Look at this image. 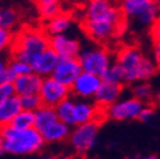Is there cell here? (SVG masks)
<instances>
[{"mask_svg": "<svg viewBox=\"0 0 160 159\" xmlns=\"http://www.w3.org/2000/svg\"><path fill=\"white\" fill-rule=\"evenodd\" d=\"M50 47V37L45 31L37 28H23L15 37L12 45V56L14 60L31 64L34 59Z\"/></svg>", "mask_w": 160, "mask_h": 159, "instance_id": "1", "label": "cell"}, {"mask_svg": "<svg viewBox=\"0 0 160 159\" xmlns=\"http://www.w3.org/2000/svg\"><path fill=\"white\" fill-rule=\"evenodd\" d=\"M0 136L3 137L5 151L13 155H26L39 151L45 146V140L38 130H17L5 126L0 129Z\"/></svg>", "mask_w": 160, "mask_h": 159, "instance_id": "2", "label": "cell"}, {"mask_svg": "<svg viewBox=\"0 0 160 159\" xmlns=\"http://www.w3.org/2000/svg\"><path fill=\"white\" fill-rule=\"evenodd\" d=\"M78 59L84 73L94 74L101 78L107 71V69L112 65L111 55L108 54L107 50L101 47L87 49L80 52Z\"/></svg>", "mask_w": 160, "mask_h": 159, "instance_id": "3", "label": "cell"}, {"mask_svg": "<svg viewBox=\"0 0 160 159\" xmlns=\"http://www.w3.org/2000/svg\"><path fill=\"white\" fill-rule=\"evenodd\" d=\"M85 21H102L117 26L122 21V12L111 0H89L85 8Z\"/></svg>", "mask_w": 160, "mask_h": 159, "instance_id": "4", "label": "cell"}, {"mask_svg": "<svg viewBox=\"0 0 160 159\" xmlns=\"http://www.w3.org/2000/svg\"><path fill=\"white\" fill-rule=\"evenodd\" d=\"M144 59L142 52L137 47H125L117 55V64L122 68L125 73V83H137V74L138 69L141 65V61Z\"/></svg>", "mask_w": 160, "mask_h": 159, "instance_id": "5", "label": "cell"}, {"mask_svg": "<svg viewBox=\"0 0 160 159\" xmlns=\"http://www.w3.org/2000/svg\"><path fill=\"white\" fill-rule=\"evenodd\" d=\"M98 130H99L98 121L75 126V129L70 132V136H69L72 148L80 154L90 150L95 144Z\"/></svg>", "mask_w": 160, "mask_h": 159, "instance_id": "6", "label": "cell"}, {"mask_svg": "<svg viewBox=\"0 0 160 159\" xmlns=\"http://www.w3.org/2000/svg\"><path fill=\"white\" fill-rule=\"evenodd\" d=\"M70 93H71V89L69 87L57 82L52 76H48L42 80L39 97L42 99L43 106L56 108L60 103L69 98Z\"/></svg>", "mask_w": 160, "mask_h": 159, "instance_id": "7", "label": "cell"}, {"mask_svg": "<svg viewBox=\"0 0 160 159\" xmlns=\"http://www.w3.org/2000/svg\"><path fill=\"white\" fill-rule=\"evenodd\" d=\"M144 106L145 105L141 101L132 97V98L117 101L114 105L108 107L106 112H107V116L114 121H126V120L138 118L140 112L142 111Z\"/></svg>", "mask_w": 160, "mask_h": 159, "instance_id": "8", "label": "cell"}, {"mask_svg": "<svg viewBox=\"0 0 160 159\" xmlns=\"http://www.w3.org/2000/svg\"><path fill=\"white\" fill-rule=\"evenodd\" d=\"M82 73H83V69L78 57L58 59L57 65L52 73V78L56 79L61 84L71 88Z\"/></svg>", "mask_w": 160, "mask_h": 159, "instance_id": "9", "label": "cell"}, {"mask_svg": "<svg viewBox=\"0 0 160 159\" xmlns=\"http://www.w3.org/2000/svg\"><path fill=\"white\" fill-rule=\"evenodd\" d=\"M50 49L53 50L60 59L79 57L80 52H82L78 39L66 34L50 37Z\"/></svg>", "mask_w": 160, "mask_h": 159, "instance_id": "10", "label": "cell"}, {"mask_svg": "<svg viewBox=\"0 0 160 159\" xmlns=\"http://www.w3.org/2000/svg\"><path fill=\"white\" fill-rule=\"evenodd\" d=\"M102 78L94 75V74H89V73H82L79 75V78L75 80V83L72 84V87L70 88L71 92L82 98H93L99 87L102 84Z\"/></svg>", "mask_w": 160, "mask_h": 159, "instance_id": "11", "label": "cell"}, {"mask_svg": "<svg viewBox=\"0 0 160 159\" xmlns=\"http://www.w3.org/2000/svg\"><path fill=\"white\" fill-rule=\"evenodd\" d=\"M123 85L122 84H114L108 82H102L97 94L94 95L95 106L101 110H107L117 101H119V97L122 94Z\"/></svg>", "mask_w": 160, "mask_h": 159, "instance_id": "12", "label": "cell"}, {"mask_svg": "<svg viewBox=\"0 0 160 159\" xmlns=\"http://www.w3.org/2000/svg\"><path fill=\"white\" fill-rule=\"evenodd\" d=\"M58 59L60 57L56 55V52L48 47L46 51H43L41 55H38L31 63L32 70L34 74L41 76L42 79L52 76V73L57 65Z\"/></svg>", "mask_w": 160, "mask_h": 159, "instance_id": "13", "label": "cell"}, {"mask_svg": "<svg viewBox=\"0 0 160 159\" xmlns=\"http://www.w3.org/2000/svg\"><path fill=\"white\" fill-rule=\"evenodd\" d=\"M42 80L43 79L41 76H38L37 74H34V73L18 76L15 79V82L13 83L15 94L18 97L39 94L41 85H42Z\"/></svg>", "mask_w": 160, "mask_h": 159, "instance_id": "14", "label": "cell"}, {"mask_svg": "<svg viewBox=\"0 0 160 159\" xmlns=\"http://www.w3.org/2000/svg\"><path fill=\"white\" fill-rule=\"evenodd\" d=\"M84 31L97 42H106L114 36L116 26L102 21H84Z\"/></svg>", "mask_w": 160, "mask_h": 159, "instance_id": "15", "label": "cell"}, {"mask_svg": "<svg viewBox=\"0 0 160 159\" xmlns=\"http://www.w3.org/2000/svg\"><path fill=\"white\" fill-rule=\"evenodd\" d=\"M21 111V97H18L17 94L4 101L0 105V129L9 126L14 120V117Z\"/></svg>", "mask_w": 160, "mask_h": 159, "instance_id": "16", "label": "cell"}, {"mask_svg": "<svg viewBox=\"0 0 160 159\" xmlns=\"http://www.w3.org/2000/svg\"><path fill=\"white\" fill-rule=\"evenodd\" d=\"M99 108L88 102H75V126L98 121Z\"/></svg>", "mask_w": 160, "mask_h": 159, "instance_id": "17", "label": "cell"}, {"mask_svg": "<svg viewBox=\"0 0 160 159\" xmlns=\"http://www.w3.org/2000/svg\"><path fill=\"white\" fill-rule=\"evenodd\" d=\"M70 126H68L66 124L61 122L60 120H57L56 122L51 124L48 127H46L41 135L43 137L45 143H60L64 141L70 136Z\"/></svg>", "mask_w": 160, "mask_h": 159, "instance_id": "18", "label": "cell"}, {"mask_svg": "<svg viewBox=\"0 0 160 159\" xmlns=\"http://www.w3.org/2000/svg\"><path fill=\"white\" fill-rule=\"evenodd\" d=\"M71 23H72V21H71L70 15L61 13L56 18H53V19H51V21L47 22V24L45 27V32L48 37L65 34V32L71 27Z\"/></svg>", "mask_w": 160, "mask_h": 159, "instance_id": "19", "label": "cell"}, {"mask_svg": "<svg viewBox=\"0 0 160 159\" xmlns=\"http://www.w3.org/2000/svg\"><path fill=\"white\" fill-rule=\"evenodd\" d=\"M152 4H154V0H122L121 12L126 17L138 18Z\"/></svg>", "mask_w": 160, "mask_h": 159, "instance_id": "20", "label": "cell"}, {"mask_svg": "<svg viewBox=\"0 0 160 159\" xmlns=\"http://www.w3.org/2000/svg\"><path fill=\"white\" fill-rule=\"evenodd\" d=\"M34 115H36L34 129L38 130L39 132H42L46 127H48L51 124H53L58 120L55 108L47 107V106H42L38 111L34 112Z\"/></svg>", "mask_w": 160, "mask_h": 159, "instance_id": "21", "label": "cell"}, {"mask_svg": "<svg viewBox=\"0 0 160 159\" xmlns=\"http://www.w3.org/2000/svg\"><path fill=\"white\" fill-rule=\"evenodd\" d=\"M58 120L68 126H75V102L68 98L55 108Z\"/></svg>", "mask_w": 160, "mask_h": 159, "instance_id": "22", "label": "cell"}, {"mask_svg": "<svg viewBox=\"0 0 160 159\" xmlns=\"http://www.w3.org/2000/svg\"><path fill=\"white\" fill-rule=\"evenodd\" d=\"M34 122H36V115L34 112H29V111H21L12 121L10 126L17 129V130H28V129H33L34 127Z\"/></svg>", "mask_w": 160, "mask_h": 159, "instance_id": "23", "label": "cell"}, {"mask_svg": "<svg viewBox=\"0 0 160 159\" xmlns=\"http://www.w3.org/2000/svg\"><path fill=\"white\" fill-rule=\"evenodd\" d=\"M102 80L114 84H123L125 83V73L122 68L117 63H112V65L107 69V71L102 75Z\"/></svg>", "mask_w": 160, "mask_h": 159, "instance_id": "24", "label": "cell"}, {"mask_svg": "<svg viewBox=\"0 0 160 159\" xmlns=\"http://www.w3.org/2000/svg\"><path fill=\"white\" fill-rule=\"evenodd\" d=\"M156 73H158V68H156L154 60H151V59L144 56L142 61H141V65H140V69H138V74H137L138 82H146V80H149V79L152 78Z\"/></svg>", "mask_w": 160, "mask_h": 159, "instance_id": "25", "label": "cell"}, {"mask_svg": "<svg viewBox=\"0 0 160 159\" xmlns=\"http://www.w3.org/2000/svg\"><path fill=\"white\" fill-rule=\"evenodd\" d=\"M19 21V14L14 9H0V27L12 31Z\"/></svg>", "mask_w": 160, "mask_h": 159, "instance_id": "26", "label": "cell"}, {"mask_svg": "<svg viewBox=\"0 0 160 159\" xmlns=\"http://www.w3.org/2000/svg\"><path fill=\"white\" fill-rule=\"evenodd\" d=\"M132 93H133V97L138 101H141L142 103L150 101L152 98V88L149 83L146 82H138L133 85V89H132Z\"/></svg>", "mask_w": 160, "mask_h": 159, "instance_id": "27", "label": "cell"}, {"mask_svg": "<svg viewBox=\"0 0 160 159\" xmlns=\"http://www.w3.org/2000/svg\"><path fill=\"white\" fill-rule=\"evenodd\" d=\"M38 13L41 15L42 19L45 21H51V19L56 18L57 15H60L62 13L61 10V5L60 3H50V4H42L38 5Z\"/></svg>", "mask_w": 160, "mask_h": 159, "instance_id": "28", "label": "cell"}, {"mask_svg": "<svg viewBox=\"0 0 160 159\" xmlns=\"http://www.w3.org/2000/svg\"><path fill=\"white\" fill-rule=\"evenodd\" d=\"M21 106L23 111L36 112L43 106V103H42V99L39 97V94H33V95L21 97Z\"/></svg>", "mask_w": 160, "mask_h": 159, "instance_id": "29", "label": "cell"}, {"mask_svg": "<svg viewBox=\"0 0 160 159\" xmlns=\"http://www.w3.org/2000/svg\"><path fill=\"white\" fill-rule=\"evenodd\" d=\"M160 17V10L159 8L155 5V3L152 5H150L141 15H140L137 19L140 21V23L144 24V26H152L155 22H156V19Z\"/></svg>", "mask_w": 160, "mask_h": 159, "instance_id": "30", "label": "cell"}, {"mask_svg": "<svg viewBox=\"0 0 160 159\" xmlns=\"http://www.w3.org/2000/svg\"><path fill=\"white\" fill-rule=\"evenodd\" d=\"M9 68L17 74V76H22V75H27V74L33 73L31 64L19 61V60H14V59H12L9 61Z\"/></svg>", "mask_w": 160, "mask_h": 159, "instance_id": "31", "label": "cell"}, {"mask_svg": "<svg viewBox=\"0 0 160 159\" xmlns=\"http://www.w3.org/2000/svg\"><path fill=\"white\" fill-rule=\"evenodd\" d=\"M13 41H14L13 32L0 27V55H3V52L13 45Z\"/></svg>", "mask_w": 160, "mask_h": 159, "instance_id": "32", "label": "cell"}, {"mask_svg": "<svg viewBox=\"0 0 160 159\" xmlns=\"http://www.w3.org/2000/svg\"><path fill=\"white\" fill-rule=\"evenodd\" d=\"M15 95V90H14V85L13 84H3L0 83V105L4 101H7L8 98Z\"/></svg>", "mask_w": 160, "mask_h": 159, "instance_id": "33", "label": "cell"}, {"mask_svg": "<svg viewBox=\"0 0 160 159\" xmlns=\"http://www.w3.org/2000/svg\"><path fill=\"white\" fill-rule=\"evenodd\" d=\"M17 78H18L17 74H15V73L9 68V65H8V68H7L5 71L3 73L2 78H0V83H3V84H13V83L15 82Z\"/></svg>", "mask_w": 160, "mask_h": 159, "instance_id": "34", "label": "cell"}, {"mask_svg": "<svg viewBox=\"0 0 160 159\" xmlns=\"http://www.w3.org/2000/svg\"><path fill=\"white\" fill-rule=\"evenodd\" d=\"M150 34L155 45H160V17L156 19V22L150 28Z\"/></svg>", "mask_w": 160, "mask_h": 159, "instance_id": "35", "label": "cell"}, {"mask_svg": "<svg viewBox=\"0 0 160 159\" xmlns=\"http://www.w3.org/2000/svg\"><path fill=\"white\" fill-rule=\"evenodd\" d=\"M152 115H154V108L150 107V106H144L142 111L140 112L138 120H140V121H142V122H146V121H149L150 118L152 117Z\"/></svg>", "mask_w": 160, "mask_h": 159, "instance_id": "36", "label": "cell"}, {"mask_svg": "<svg viewBox=\"0 0 160 159\" xmlns=\"http://www.w3.org/2000/svg\"><path fill=\"white\" fill-rule=\"evenodd\" d=\"M126 29H127V24H126V22L121 21V22H119V23L116 26L114 36H122V34L126 32Z\"/></svg>", "mask_w": 160, "mask_h": 159, "instance_id": "37", "label": "cell"}, {"mask_svg": "<svg viewBox=\"0 0 160 159\" xmlns=\"http://www.w3.org/2000/svg\"><path fill=\"white\" fill-rule=\"evenodd\" d=\"M154 63L158 68V70H160V45H155L154 47Z\"/></svg>", "mask_w": 160, "mask_h": 159, "instance_id": "38", "label": "cell"}, {"mask_svg": "<svg viewBox=\"0 0 160 159\" xmlns=\"http://www.w3.org/2000/svg\"><path fill=\"white\" fill-rule=\"evenodd\" d=\"M9 61H8V57L5 55H0V78H2L3 73L5 71V69L8 68Z\"/></svg>", "mask_w": 160, "mask_h": 159, "instance_id": "39", "label": "cell"}, {"mask_svg": "<svg viewBox=\"0 0 160 159\" xmlns=\"http://www.w3.org/2000/svg\"><path fill=\"white\" fill-rule=\"evenodd\" d=\"M60 0H36V3L38 5H42V4H50V3H58Z\"/></svg>", "mask_w": 160, "mask_h": 159, "instance_id": "40", "label": "cell"}, {"mask_svg": "<svg viewBox=\"0 0 160 159\" xmlns=\"http://www.w3.org/2000/svg\"><path fill=\"white\" fill-rule=\"evenodd\" d=\"M5 146H4V141H3V137L0 136V156H3L5 154Z\"/></svg>", "mask_w": 160, "mask_h": 159, "instance_id": "41", "label": "cell"}, {"mask_svg": "<svg viewBox=\"0 0 160 159\" xmlns=\"http://www.w3.org/2000/svg\"><path fill=\"white\" fill-rule=\"evenodd\" d=\"M154 97H155V102H156V105H158V106H160V88L158 89V92L155 93V95H154Z\"/></svg>", "mask_w": 160, "mask_h": 159, "instance_id": "42", "label": "cell"}, {"mask_svg": "<svg viewBox=\"0 0 160 159\" xmlns=\"http://www.w3.org/2000/svg\"><path fill=\"white\" fill-rule=\"evenodd\" d=\"M154 3H155V5L159 8V10H160V0H154Z\"/></svg>", "mask_w": 160, "mask_h": 159, "instance_id": "43", "label": "cell"}, {"mask_svg": "<svg viewBox=\"0 0 160 159\" xmlns=\"http://www.w3.org/2000/svg\"><path fill=\"white\" fill-rule=\"evenodd\" d=\"M144 159H159L156 155H150V156H146V158H144Z\"/></svg>", "mask_w": 160, "mask_h": 159, "instance_id": "44", "label": "cell"}, {"mask_svg": "<svg viewBox=\"0 0 160 159\" xmlns=\"http://www.w3.org/2000/svg\"><path fill=\"white\" fill-rule=\"evenodd\" d=\"M131 159H144L142 156H140V155H135L133 158H131Z\"/></svg>", "mask_w": 160, "mask_h": 159, "instance_id": "45", "label": "cell"}, {"mask_svg": "<svg viewBox=\"0 0 160 159\" xmlns=\"http://www.w3.org/2000/svg\"><path fill=\"white\" fill-rule=\"evenodd\" d=\"M42 159H53V158H52V156H43Z\"/></svg>", "mask_w": 160, "mask_h": 159, "instance_id": "46", "label": "cell"}, {"mask_svg": "<svg viewBox=\"0 0 160 159\" xmlns=\"http://www.w3.org/2000/svg\"><path fill=\"white\" fill-rule=\"evenodd\" d=\"M65 159H69V158H65Z\"/></svg>", "mask_w": 160, "mask_h": 159, "instance_id": "47", "label": "cell"}]
</instances>
